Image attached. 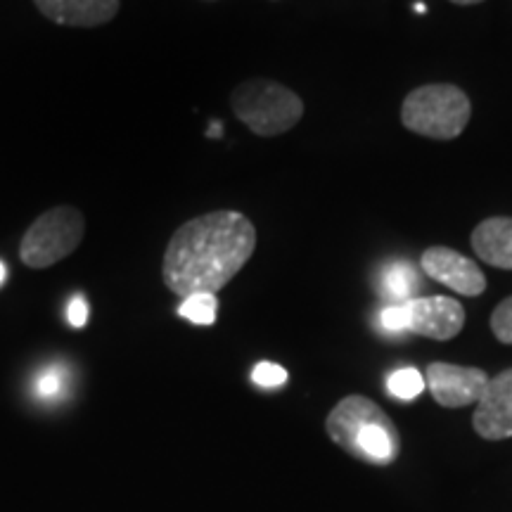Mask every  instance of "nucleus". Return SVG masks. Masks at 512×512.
<instances>
[{"label": "nucleus", "instance_id": "0eeeda50", "mask_svg": "<svg viewBox=\"0 0 512 512\" xmlns=\"http://www.w3.org/2000/svg\"><path fill=\"white\" fill-rule=\"evenodd\" d=\"M420 268L427 278L451 287L463 297H479L486 290V278L475 261L448 247H430L420 256Z\"/></svg>", "mask_w": 512, "mask_h": 512}, {"label": "nucleus", "instance_id": "20e7f679", "mask_svg": "<svg viewBox=\"0 0 512 512\" xmlns=\"http://www.w3.org/2000/svg\"><path fill=\"white\" fill-rule=\"evenodd\" d=\"M235 117L256 136H280L292 131L304 117V102L297 93L271 79L240 83L230 95Z\"/></svg>", "mask_w": 512, "mask_h": 512}, {"label": "nucleus", "instance_id": "39448f33", "mask_svg": "<svg viewBox=\"0 0 512 512\" xmlns=\"http://www.w3.org/2000/svg\"><path fill=\"white\" fill-rule=\"evenodd\" d=\"M83 233H86V219L81 211L62 204L31 223L19 245V259L29 268L60 264L81 245Z\"/></svg>", "mask_w": 512, "mask_h": 512}, {"label": "nucleus", "instance_id": "dca6fc26", "mask_svg": "<svg viewBox=\"0 0 512 512\" xmlns=\"http://www.w3.org/2000/svg\"><path fill=\"white\" fill-rule=\"evenodd\" d=\"M491 330H494L498 342L512 344V297L503 299L491 313Z\"/></svg>", "mask_w": 512, "mask_h": 512}, {"label": "nucleus", "instance_id": "4468645a", "mask_svg": "<svg viewBox=\"0 0 512 512\" xmlns=\"http://www.w3.org/2000/svg\"><path fill=\"white\" fill-rule=\"evenodd\" d=\"M425 375H420L415 368H401L396 373L389 375L387 380V389L394 399L401 401H413L415 396H420L425 392Z\"/></svg>", "mask_w": 512, "mask_h": 512}, {"label": "nucleus", "instance_id": "a211bd4d", "mask_svg": "<svg viewBox=\"0 0 512 512\" xmlns=\"http://www.w3.org/2000/svg\"><path fill=\"white\" fill-rule=\"evenodd\" d=\"M380 325L384 332H406L408 330L406 304H389L387 309H382Z\"/></svg>", "mask_w": 512, "mask_h": 512}, {"label": "nucleus", "instance_id": "ddd939ff", "mask_svg": "<svg viewBox=\"0 0 512 512\" xmlns=\"http://www.w3.org/2000/svg\"><path fill=\"white\" fill-rule=\"evenodd\" d=\"M216 311H219L216 294H190L178 306V316L195 325H214Z\"/></svg>", "mask_w": 512, "mask_h": 512}, {"label": "nucleus", "instance_id": "f8f14e48", "mask_svg": "<svg viewBox=\"0 0 512 512\" xmlns=\"http://www.w3.org/2000/svg\"><path fill=\"white\" fill-rule=\"evenodd\" d=\"M380 287L384 297L392 299L394 304H406L420 292L422 280L418 268L413 264H408V261H392V264L382 268Z\"/></svg>", "mask_w": 512, "mask_h": 512}, {"label": "nucleus", "instance_id": "f257e3e1", "mask_svg": "<svg viewBox=\"0 0 512 512\" xmlns=\"http://www.w3.org/2000/svg\"><path fill=\"white\" fill-rule=\"evenodd\" d=\"M256 249V228L240 211H211L183 223L164 252V285L178 297L216 294Z\"/></svg>", "mask_w": 512, "mask_h": 512}, {"label": "nucleus", "instance_id": "7ed1b4c3", "mask_svg": "<svg viewBox=\"0 0 512 512\" xmlns=\"http://www.w3.org/2000/svg\"><path fill=\"white\" fill-rule=\"evenodd\" d=\"M470 98L451 83H427L406 95L401 121L408 131L434 140H453L470 124Z\"/></svg>", "mask_w": 512, "mask_h": 512}, {"label": "nucleus", "instance_id": "6ab92c4d", "mask_svg": "<svg viewBox=\"0 0 512 512\" xmlns=\"http://www.w3.org/2000/svg\"><path fill=\"white\" fill-rule=\"evenodd\" d=\"M67 320L72 328H83V325L88 323V302L81 297V294H76L72 302H69Z\"/></svg>", "mask_w": 512, "mask_h": 512}, {"label": "nucleus", "instance_id": "f3484780", "mask_svg": "<svg viewBox=\"0 0 512 512\" xmlns=\"http://www.w3.org/2000/svg\"><path fill=\"white\" fill-rule=\"evenodd\" d=\"M62 389H64V373L60 368H48L38 375V380H36L38 399H43V401L57 399V396L62 394Z\"/></svg>", "mask_w": 512, "mask_h": 512}, {"label": "nucleus", "instance_id": "9d476101", "mask_svg": "<svg viewBox=\"0 0 512 512\" xmlns=\"http://www.w3.org/2000/svg\"><path fill=\"white\" fill-rule=\"evenodd\" d=\"M34 3L50 22L79 29L112 22L119 12V0H34Z\"/></svg>", "mask_w": 512, "mask_h": 512}, {"label": "nucleus", "instance_id": "9b49d317", "mask_svg": "<svg viewBox=\"0 0 512 512\" xmlns=\"http://www.w3.org/2000/svg\"><path fill=\"white\" fill-rule=\"evenodd\" d=\"M472 249L484 264L512 271V219L494 216L472 230Z\"/></svg>", "mask_w": 512, "mask_h": 512}, {"label": "nucleus", "instance_id": "423d86ee", "mask_svg": "<svg viewBox=\"0 0 512 512\" xmlns=\"http://www.w3.org/2000/svg\"><path fill=\"white\" fill-rule=\"evenodd\" d=\"M425 384L434 401L444 408L472 406L484 394L489 375L482 368L453 366V363H432L425 373Z\"/></svg>", "mask_w": 512, "mask_h": 512}, {"label": "nucleus", "instance_id": "f03ea898", "mask_svg": "<svg viewBox=\"0 0 512 512\" xmlns=\"http://www.w3.org/2000/svg\"><path fill=\"white\" fill-rule=\"evenodd\" d=\"M325 430L339 448L363 463L392 465L399 458V430L368 396L351 394L339 401L325 420Z\"/></svg>", "mask_w": 512, "mask_h": 512}, {"label": "nucleus", "instance_id": "2eb2a0df", "mask_svg": "<svg viewBox=\"0 0 512 512\" xmlns=\"http://www.w3.org/2000/svg\"><path fill=\"white\" fill-rule=\"evenodd\" d=\"M252 380H254V384H259V387H264V389L283 387V384L287 382V370L283 366H278V363L261 361V363H256L252 370Z\"/></svg>", "mask_w": 512, "mask_h": 512}, {"label": "nucleus", "instance_id": "1a4fd4ad", "mask_svg": "<svg viewBox=\"0 0 512 512\" xmlns=\"http://www.w3.org/2000/svg\"><path fill=\"white\" fill-rule=\"evenodd\" d=\"M472 427L479 437L489 441L512 437V368L489 377L472 415Z\"/></svg>", "mask_w": 512, "mask_h": 512}, {"label": "nucleus", "instance_id": "6e6552de", "mask_svg": "<svg viewBox=\"0 0 512 512\" xmlns=\"http://www.w3.org/2000/svg\"><path fill=\"white\" fill-rule=\"evenodd\" d=\"M408 332L446 342L453 339L465 325L463 304L451 297H415L406 302Z\"/></svg>", "mask_w": 512, "mask_h": 512}, {"label": "nucleus", "instance_id": "412c9836", "mask_svg": "<svg viewBox=\"0 0 512 512\" xmlns=\"http://www.w3.org/2000/svg\"><path fill=\"white\" fill-rule=\"evenodd\" d=\"M451 3H456V5H477V3H484V0H451Z\"/></svg>", "mask_w": 512, "mask_h": 512}, {"label": "nucleus", "instance_id": "4be33fe9", "mask_svg": "<svg viewBox=\"0 0 512 512\" xmlns=\"http://www.w3.org/2000/svg\"><path fill=\"white\" fill-rule=\"evenodd\" d=\"M3 280H5V266L0 264V285H3Z\"/></svg>", "mask_w": 512, "mask_h": 512}, {"label": "nucleus", "instance_id": "aec40b11", "mask_svg": "<svg viewBox=\"0 0 512 512\" xmlns=\"http://www.w3.org/2000/svg\"><path fill=\"white\" fill-rule=\"evenodd\" d=\"M211 126H214V128H211V131H209V136L219 138L221 136V124H219V121H214V124H211Z\"/></svg>", "mask_w": 512, "mask_h": 512}]
</instances>
